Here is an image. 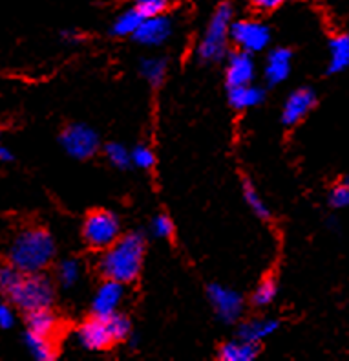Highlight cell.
<instances>
[{
    "label": "cell",
    "mask_w": 349,
    "mask_h": 361,
    "mask_svg": "<svg viewBox=\"0 0 349 361\" xmlns=\"http://www.w3.org/2000/svg\"><path fill=\"white\" fill-rule=\"evenodd\" d=\"M55 259V240L48 229L27 226L13 235L8 246V262L23 274L46 270Z\"/></svg>",
    "instance_id": "6da1fadb"
},
{
    "label": "cell",
    "mask_w": 349,
    "mask_h": 361,
    "mask_svg": "<svg viewBox=\"0 0 349 361\" xmlns=\"http://www.w3.org/2000/svg\"><path fill=\"white\" fill-rule=\"evenodd\" d=\"M145 238L141 233H127L106 247L99 262V268L106 279L128 284L134 283L143 268Z\"/></svg>",
    "instance_id": "7a4b0ae2"
},
{
    "label": "cell",
    "mask_w": 349,
    "mask_h": 361,
    "mask_svg": "<svg viewBox=\"0 0 349 361\" xmlns=\"http://www.w3.org/2000/svg\"><path fill=\"white\" fill-rule=\"evenodd\" d=\"M132 325L128 317L115 312L112 316H94L84 321L77 330V341L82 348L99 353L114 343L125 341L130 336Z\"/></svg>",
    "instance_id": "3957f363"
},
{
    "label": "cell",
    "mask_w": 349,
    "mask_h": 361,
    "mask_svg": "<svg viewBox=\"0 0 349 361\" xmlns=\"http://www.w3.org/2000/svg\"><path fill=\"white\" fill-rule=\"evenodd\" d=\"M8 301L24 314L41 308H51L55 301V286L42 271L23 274L8 293Z\"/></svg>",
    "instance_id": "277c9868"
},
{
    "label": "cell",
    "mask_w": 349,
    "mask_h": 361,
    "mask_svg": "<svg viewBox=\"0 0 349 361\" xmlns=\"http://www.w3.org/2000/svg\"><path fill=\"white\" fill-rule=\"evenodd\" d=\"M234 9L229 2H223L216 8L214 15L210 17L207 30L203 33L200 46H198V55L205 63H218L227 54V44L231 41V26Z\"/></svg>",
    "instance_id": "5b68a950"
},
{
    "label": "cell",
    "mask_w": 349,
    "mask_h": 361,
    "mask_svg": "<svg viewBox=\"0 0 349 361\" xmlns=\"http://www.w3.org/2000/svg\"><path fill=\"white\" fill-rule=\"evenodd\" d=\"M121 237L119 219L110 211H94L82 224V238L90 247L106 250Z\"/></svg>",
    "instance_id": "8992f818"
},
{
    "label": "cell",
    "mask_w": 349,
    "mask_h": 361,
    "mask_svg": "<svg viewBox=\"0 0 349 361\" xmlns=\"http://www.w3.org/2000/svg\"><path fill=\"white\" fill-rule=\"evenodd\" d=\"M61 145L75 160H88L99 151V134L84 123H72L61 134Z\"/></svg>",
    "instance_id": "52a82bcc"
},
{
    "label": "cell",
    "mask_w": 349,
    "mask_h": 361,
    "mask_svg": "<svg viewBox=\"0 0 349 361\" xmlns=\"http://www.w3.org/2000/svg\"><path fill=\"white\" fill-rule=\"evenodd\" d=\"M231 41L247 54H258L271 42V30L258 20H232Z\"/></svg>",
    "instance_id": "ba28073f"
},
{
    "label": "cell",
    "mask_w": 349,
    "mask_h": 361,
    "mask_svg": "<svg viewBox=\"0 0 349 361\" xmlns=\"http://www.w3.org/2000/svg\"><path fill=\"white\" fill-rule=\"evenodd\" d=\"M207 295L212 305L216 316L223 323H236L240 319L241 312H243V299L238 292L231 288H225L222 284H210L207 288Z\"/></svg>",
    "instance_id": "9c48e42d"
},
{
    "label": "cell",
    "mask_w": 349,
    "mask_h": 361,
    "mask_svg": "<svg viewBox=\"0 0 349 361\" xmlns=\"http://www.w3.org/2000/svg\"><path fill=\"white\" fill-rule=\"evenodd\" d=\"M315 105H317V94H315L313 88H298L284 103V109H281V123L287 125V127H293V125L300 123L315 109Z\"/></svg>",
    "instance_id": "30bf717a"
},
{
    "label": "cell",
    "mask_w": 349,
    "mask_h": 361,
    "mask_svg": "<svg viewBox=\"0 0 349 361\" xmlns=\"http://www.w3.org/2000/svg\"><path fill=\"white\" fill-rule=\"evenodd\" d=\"M174 26L172 20L163 15H156V17L143 18V23L139 24L137 32L134 33L139 44L145 46H161L172 37Z\"/></svg>",
    "instance_id": "8fae6325"
},
{
    "label": "cell",
    "mask_w": 349,
    "mask_h": 361,
    "mask_svg": "<svg viewBox=\"0 0 349 361\" xmlns=\"http://www.w3.org/2000/svg\"><path fill=\"white\" fill-rule=\"evenodd\" d=\"M254 75H256V64L253 61V54L238 50L229 55L227 68H225L227 88L249 85V82L254 81Z\"/></svg>",
    "instance_id": "7c38bea8"
},
{
    "label": "cell",
    "mask_w": 349,
    "mask_h": 361,
    "mask_svg": "<svg viewBox=\"0 0 349 361\" xmlns=\"http://www.w3.org/2000/svg\"><path fill=\"white\" fill-rule=\"evenodd\" d=\"M122 295H125V284L118 283V281L106 279L97 288L96 295H94V301H91L94 316L106 317L115 314L119 310V307H121Z\"/></svg>",
    "instance_id": "4fadbf2b"
},
{
    "label": "cell",
    "mask_w": 349,
    "mask_h": 361,
    "mask_svg": "<svg viewBox=\"0 0 349 361\" xmlns=\"http://www.w3.org/2000/svg\"><path fill=\"white\" fill-rule=\"evenodd\" d=\"M293 54L287 48H274L265 61V79L269 85H280L289 78Z\"/></svg>",
    "instance_id": "5bb4252c"
},
{
    "label": "cell",
    "mask_w": 349,
    "mask_h": 361,
    "mask_svg": "<svg viewBox=\"0 0 349 361\" xmlns=\"http://www.w3.org/2000/svg\"><path fill=\"white\" fill-rule=\"evenodd\" d=\"M57 329H59V321L51 312V308H41V310H33L26 314V332L55 338Z\"/></svg>",
    "instance_id": "9a60e30c"
},
{
    "label": "cell",
    "mask_w": 349,
    "mask_h": 361,
    "mask_svg": "<svg viewBox=\"0 0 349 361\" xmlns=\"http://www.w3.org/2000/svg\"><path fill=\"white\" fill-rule=\"evenodd\" d=\"M280 323L277 319H269V317H262V319H250L240 326L238 330V338L243 341H250V343L258 345L260 341L267 339L278 330Z\"/></svg>",
    "instance_id": "2e32d148"
},
{
    "label": "cell",
    "mask_w": 349,
    "mask_h": 361,
    "mask_svg": "<svg viewBox=\"0 0 349 361\" xmlns=\"http://www.w3.org/2000/svg\"><path fill=\"white\" fill-rule=\"evenodd\" d=\"M349 68V35L333 37L329 42V61H327V72L341 73Z\"/></svg>",
    "instance_id": "e0dca14e"
},
{
    "label": "cell",
    "mask_w": 349,
    "mask_h": 361,
    "mask_svg": "<svg viewBox=\"0 0 349 361\" xmlns=\"http://www.w3.org/2000/svg\"><path fill=\"white\" fill-rule=\"evenodd\" d=\"M263 101V90L260 87H254L253 82L241 85V87L229 88V103L236 110H247L260 105Z\"/></svg>",
    "instance_id": "ac0fdd59"
},
{
    "label": "cell",
    "mask_w": 349,
    "mask_h": 361,
    "mask_svg": "<svg viewBox=\"0 0 349 361\" xmlns=\"http://www.w3.org/2000/svg\"><path fill=\"white\" fill-rule=\"evenodd\" d=\"M256 356H258V345L243 341L240 338L222 345L218 353V357L222 361H253Z\"/></svg>",
    "instance_id": "d6986e66"
},
{
    "label": "cell",
    "mask_w": 349,
    "mask_h": 361,
    "mask_svg": "<svg viewBox=\"0 0 349 361\" xmlns=\"http://www.w3.org/2000/svg\"><path fill=\"white\" fill-rule=\"evenodd\" d=\"M24 343H26V348L37 361H51L57 357V348H55L53 338H46V336L26 332Z\"/></svg>",
    "instance_id": "ffe728a7"
},
{
    "label": "cell",
    "mask_w": 349,
    "mask_h": 361,
    "mask_svg": "<svg viewBox=\"0 0 349 361\" xmlns=\"http://www.w3.org/2000/svg\"><path fill=\"white\" fill-rule=\"evenodd\" d=\"M143 15L137 11L136 8H130L127 11H122L112 24V35L115 37H134L137 32L139 24L143 23Z\"/></svg>",
    "instance_id": "44dd1931"
},
{
    "label": "cell",
    "mask_w": 349,
    "mask_h": 361,
    "mask_svg": "<svg viewBox=\"0 0 349 361\" xmlns=\"http://www.w3.org/2000/svg\"><path fill=\"white\" fill-rule=\"evenodd\" d=\"M168 64L163 57H148V59H143L139 64L141 75L146 79V81L152 85V87H159L161 82L167 78Z\"/></svg>",
    "instance_id": "7402d4cb"
},
{
    "label": "cell",
    "mask_w": 349,
    "mask_h": 361,
    "mask_svg": "<svg viewBox=\"0 0 349 361\" xmlns=\"http://www.w3.org/2000/svg\"><path fill=\"white\" fill-rule=\"evenodd\" d=\"M241 192H243L245 204L249 206V209L253 211L254 215L260 216V219H265V220L271 216V211H269L267 204L263 202V198L260 197L258 189L254 188L249 180H245L243 182V185H241Z\"/></svg>",
    "instance_id": "603a6c76"
},
{
    "label": "cell",
    "mask_w": 349,
    "mask_h": 361,
    "mask_svg": "<svg viewBox=\"0 0 349 361\" xmlns=\"http://www.w3.org/2000/svg\"><path fill=\"white\" fill-rule=\"evenodd\" d=\"M81 279V264L75 259H64L57 266V281L63 288H73Z\"/></svg>",
    "instance_id": "cb8c5ba5"
},
{
    "label": "cell",
    "mask_w": 349,
    "mask_h": 361,
    "mask_svg": "<svg viewBox=\"0 0 349 361\" xmlns=\"http://www.w3.org/2000/svg\"><path fill=\"white\" fill-rule=\"evenodd\" d=\"M105 154L108 161L118 169H128L132 165V152L122 143L112 142L105 147Z\"/></svg>",
    "instance_id": "d4e9b609"
},
{
    "label": "cell",
    "mask_w": 349,
    "mask_h": 361,
    "mask_svg": "<svg viewBox=\"0 0 349 361\" xmlns=\"http://www.w3.org/2000/svg\"><path fill=\"white\" fill-rule=\"evenodd\" d=\"M277 298V283L272 279H263L253 293V302L256 307H269Z\"/></svg>",
    "instance_id": "484cf974"
},
{
    "label": "cell",
    "mask_w": 349,
    "mask_h": 361,
    "mask_svg": "<svg viewBox=\"0 0 349 361\" xmlns=\"http://www.w3.org/2000/svg\"><path fill=\"white\" fill-rule=\"evenodd\" d=\"M20 275H23V271H18L17 268L9 264V262L4 266H0V293H2L4 298H8V293L11 292V288H13L15 284H17V281L20 279Z\"/></svg>",
    "instance_id": "4316f807"
},
{
    "label": "cell",
    "mask_w": 349,
    "mask_h": 361,
    "mask_svg": "<svg viewBox=\"0 0 349 361\" xmlns=\"http://www.w3.org/2000/svg\"><path fill=\"white\" fill-rule=\"evenodd\" d=\"M156 164V156L148 145H137L132 151V165L137 169H152Z\"/></svg>",
    "instance_id": "83f0119b"
},
{
    "label": "cell",
    "mask_w": 349,
    "mask_h": 361,
    "mask_svg": "<svg viewBox=\"0 0 349 361\" xmlns=\"http://www.w3.org/2000/svg\"><path fill=\"white\" fill-rule=\"evenodd\" d=\"M134 8L145 18L156 17V15H163L167 11L168 0H136Z\"/></svg>",
    "instance_id": "f1b7e54d"
},
{
    "label": "cell",
    "mask_w": 349,
    "mask_h": 361,
    "mask_svg": "<svg viewBox=\"0 0 349 361\" xmlns=\"http://www.w3.org/2000/svg\"><path fill=\"white\" fill-rule=\"evenodd\" d=\"M329 204L336 209L349 207V180H342L329 192Z\"/></svg>",
    "instance_id": "f546056e"
},
{
    "label": "cell",
    "mask_w": 349,
    "mask_h": 361,
    "mask_svg": "<svg viewBox=\"0 0 349 361\" xmlns=\"http://www.w3.org/2000/svg\"><path fill=\"white\" fill-rule=\"evenodd\" d=\"M152 233L158 238H170L174 233V224L170 216L167 215H158L154 220H152Z\"/></svg>",
    "instance_id": "4dcf8cb0"
},
{
    "label": "cell",
    "mask_w": 349,
    "mask_h": 361,
    "mask_svg": "<svg viewBox=\"0 0 349 361\" xmlns=\"http://www.w3.org/2000/svg\"><path fill=\"white\" fill-rule=\"evenodd\" d=\"M15 323V314H13V308L9 307L8 302L0 301V329H11Z\"/></svg>",
    "instance_id": "1f68e13d"
},
{
    "label": "cell",
    "mask_w": 349,
    "mask_h": 361,
    "mask_svg": "<svg viewBox=\"0 0 349 361\" xmlns=\"http://www.w3.org/2000/svg\"><path fill=\"white\" fill-rule=\"evenodd\" d=\"M284 0H249V4L254 8L263 9V11H269V9H277Z\"/></svg>",
    "instance_id": "d6a6232c"
},
{
    "label": "cell",
    "mask_w": 349,
    "mask_h": 361,
    "mask_svg": "<svg viewBox=\"0 0 349 361\" xmlns=\"http://www.w3.org/2000/svg\"><path fill=\"white\" fill-rule=\"evenodd\" d=\"M13 160H15L13 151H11V149L2 142V137H0V161H2V164H11Z\"/></svg>",
    "instance_id": "836d02e7"
},
{
    "label": "cell",
    "mask_w": 349,
    "mask_h": 361,
    "mask_svg": "<svg viewBox=\"0 0 349 361\" xmlns=\"http://www.w3.org/2000/svg\"><path fill=\"white\" fill-rule=\"evenodd\" d=\"M63 39H64V41H68V42L77 41V33H75V32H64Z\"/></svg>",
    "instance_id": "e575fe53"
}]
</instances>
